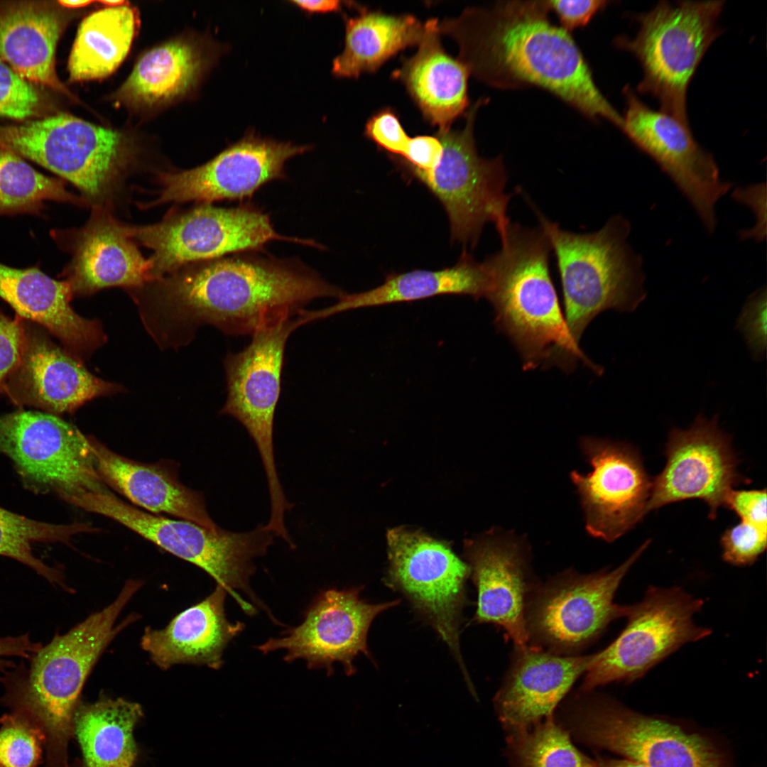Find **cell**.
Returning a JSON list of instances; mask_svg holds the SVG:
<instances>
[{
	"label": "cell",
	"mask_w": 767,
	"mask_h": 767,
	"mask_svg": "<svg viewBox=\"0 0 767 767\" xmlns=\"http://www.w3.org/2000/svg\"><path fill=\"white\" fill-rule=\"evenodd\" d=\"M704 601L678 587H649L643 599L629 605L626 627L608 646L593 654L580 692L611 682H632L687 643L711 634L693 616Z\"/></svg>",
	"instance_id": "10"
},
{
	"label": "cell",
	"mask_w": 767,
	"mask_h": 767,
	"mask_svg": "<svg viewBox=\"0 0 767 767\" xmlns=\"http://www.w3.org/2000/svg\"><path fill=\"white\" fill-rule=\"evenodd\" d=\"M45 201L82 205L64 182L38 172L23 158L0 146V216H42Z\"/></svg>",
	"instance_id": "35"
},
{
	"label": "cell",
	"mask_w": 767,
	"mask_h": 767,
	"mask_svg": "<svg viewBox=\"0 0 767 767\" xmlns=\"http://www.w3.org/2000/svg\"><path fill=\"white\" fill-rule=\"evenodd\" d=\"M596 763L597 767H648L643 763L627 758L615 759L599 757Z\"/></svg>",
	"instance_id": "50"
},
{
	"label": "cell",
	"mask_w": 767,
	"mask_h": 767,
	"mask_svg": "<svg viewBox=\"0 0 767 767\" xmlns=\"http://www.w3.org/2000/svg\"><path fill=\"white\" fill-rule=\"evenodd\" d=\"M143 716L141 707L121 698L102 697L79 704L73 732L84 756V767H132L137 748L133 736Z\"/></svg>",
	"instance_id": "32"
},
{
	"label": "cell",
	"mask_w": 767,
	"mask_h": 767,
	"mask_svg": "<svg viewBox=\"0 0 767 767\" xmlns=\"http://www.w3.org/2000/svg\"><path fill=\"white\" fill-rule=\"evenodd\" d=\"M138 18L127 5L94 11L80 23L68 60L71 81L100 79L111 74L127 55Z\"/></svg>",
	"instance_id": "34"
},
{
	"label": "cell",
	"mask_w": 767,
	"mask_h": 767,
	"mask_svg": "<svg viewBox=\"0 0 767 767\" xmlns=\"http://www.w3.org/2000/svg\"><path fill=\"white\" fill-rule=\"evenodd\" d=\"M100 2L102 4H104V6H108L109 7L119 6H121L124 4H125V2L124 1H121V0L120 1H118V0H108V1H102Z\"/></svg>",
	"instance_id": "52"
},
{
	"label": "cell",
	"mask_w": 767,
	"mask_h": 767,
	"mask_svg": "<svg viewBox=\"0 0 767 767\" xmlns=\"http://www.w3.org/2000/svg\"><path fill=\"white\" fill-rule=\"evenodd\" d=\"M663 471L652 481L647 513L670 503L697 499L709 507L714 519L726 506L734 486L749 480L737 469L731 437L719 429L718 415L702 414L687 430L673 429L668 435Z\"/></svg>",
	"instance_id": "18"
},
{
	"label": "cell",
	"mask_w": 767,
	"mask_h": 767,
	"mask_svg": "<svg viewBox=\"0 0 767 767\" xmlns=\"http://www.w3.org/2000/svg\"><path fill=\"white\" fill-rule=\"evenodd\" d=\"M624 94L626 109L621 130L670 178L713 232L716 204L731 184L722 179L714 158L695 140L690 127L648 107L629 86Z\"/></svg>",
	"instance_id": "19"
},
{
	"label": "cell",
	"mask_w": 767,
	"mask_h": 767,
	"mask_svg": "<svg viewBox=\"0 0 767 767\" xmlns=\"http://www.w3.org/2000/svg\"><path fill=\"white\" fill-rule=\"evenodd\" d=\"M310 148L249 134L202 165L161 173L159 196L151 205L249 197L264 184L285 178V162Z\"/></svg>",
	"instance_id": "20"
},
{
	"label": "cell",
	"mask_w": 767,
	"mask_h": 767,
	"mask_svg": "<svg viewBox=\"0 0 767 767\" xmlns=\"http://www.w3.org/2000/svg\"><path fill=\"white\" fill-rule=\"evenodd\" d=\"M766 490H736L729 494L726 506L741 521L767 529Z\"/></svg>",
	"instance_id": "44"
},
{
	"label": "cell",
	"mask_w": 767,
	"mask_h": 767,
	"mask_svg": "<svg viewBox=\"0 0 767 767\" xmlns=\"http://www.w3.org/2000/svg\"><path fill=\"white\" fill-rule=\"evenodd\" d=\"M766 290H758L746 302L738 325L750 350L756 359L762 358L766 349Z\"/></svg>",
	"instance_id": "42"
},
{
	"label": "cell",
	"mask_w": 767,
	"mask_h": 767,
	"mask_svg": "<svg viewBox=\"0 0 767 767\" xmlns=\"http://www.w3.org/2000/svg\"><path fill=\"white\" fill-rule=\"evenodd\" d=\"M365 135L381 148L400 158L406 155L410 138L390 109L381 110L368 121Z\"/></svg>",
	"instance_id": "43"
},
{
	"label": "cell",
	"mask_w": 767,
	"mask_h": 767,
	"mask_svg": "<svg viewBox=\"0 0 767 767\" xmlns=\"http://www.w3.org/2000/svg\"><path fill=\"white\" fill-rule=\"evenodd\" d=\"M142 586L140 580H128L110 604L42 646L27 673L16 681L20 705L45 734L54 767H68L67 747L83 685L109 644L138 619L131 614L116 624Z\"/></svg>",
	"instance_id": "4"
},
{
	"label": "cell",
	"mask_w": 767,
	"mask_h": 767,
	"mask_svg": "<svg viewBox=\"0 0 767 767\" xmlns=\"http://www.w3.org/2000/svg\"><path fill=\"white\" fill-rule=\"evenodd\" d=\"M438 23L436 18L425 23L416 53L405 59L393 75L402 82L425 118L443 131L450 129L469 106V72L445 51Z\"/></svg>",
	"instance_id": "28"
},
{
	"label": "cell",
	"mask_w": 767,
	"mask_h": 767,
	"mask_svg": "<svg viewBox=\"0 0 767 767\" xmlns=\"http://www.w3.org/2000/svg\"><path fill=\"white\" fill-rule=\"evenodd\" d=\"M293 4L308 13H325L340 10L341 1L334 0L290 1Z\"/></svg>",
	"instance_id": "49"
},
{
	"label": "cell",
	"mask_w": 767,
	"mask_h": 767,
	"mask_svg": "<svg viewBox=\"0 0 767 767\" xmlns=\"http://www.w3.org/2000/svg\"><path fill=\"white\" fill-rule=\"evenodd\" d=\"M425 30L415 16L363 9L347 19L344 48L333 60L332 72L339 77L375 72L400 51L418 45Z\"/></svg>",
	"instance_id": "31"
},
{
	"label": "cell",
	"mask_w": 767,
	"mask_h": 767,
	"mask_svg": "<svg viewBox=\"0 0 767 767\" xmlns=\"http://www.w3.org/2000/svg\"><path fill=\"white\" fill-rule=\"evenodd\" d=\"M548 1H499L467 8L438 23L459 47L469 74L499 89L541 87L585 116L621 129L623 116L603 96L569 32L548 18Z\"/></svg>",
	"instance_id": "2"
},
{
	"label": "cell",
	"mask_w": 767,
	"mask_h": 767,
	"mask_svg": "<svg viewBox=\"0 0 767 767\" xmlns=\"http://www.w3.org/2000/svg\"><path fill=\"white\" fill-rule=\"evenodd\" d=\"M572 703L570 729L585 744L648 767H727L715 747L697 734L633 712L603 695L581 693Z\"/></svg>",
	"instance_id": "15"
},
{
	"label": "cell",
	"mask_w": 767,
	"mask_h": 767,
	"mask_svg": "<svg viewBox=\"0 0 767 767\" xmlns=\"http://www.w3.org/2000/svg\"><path fill=\"white\" fill-rule=\"evenodd\" d=\"M388 545L386 586L401 593L435 631L459 666L469 690H472L460 646L469 565L445 543L403 528L388 533Z\"/></svg>",
	"instance_id": "12"
},
{
	"label": "cell",
	"mask_w": 767,
	"mask_h": 767,
	"mask_svg": "<svg viewBox=\"0 0 767 767\" xmlns=\"http://www.w3.org/2000/svg\"><path fill=\"white\" fill-rule=\"evenodd\" d=\"M593 654L562 656L527 644L515 646L494 707L508 734L553 715L575 682L585 673Z\"/></svg>",
	"instance_id": "24"
},
{
	"label": "cell",
	"mask_w": 767,
	"mask_h": 767,
	"mask_svg": "<svg viewBox=\"0 0 767 767\" xmlns=\"http://www.w3.org/2000/svg\"><path fill=\"white\" fill-rule=\"evenodd\" d=\"M735 200L751 207L757 217L754 229L741 233L744 238H754L762 241L766 236V186L764 183L754 185L746 188H738L733 194Z\"/></svg>",
	"instance_id": "47"
},
{
	"label": "cell",
	"mask_w": 767,
	"mask_h": 767,
	"mask_svg": "<svg viewBox=\"0 0 767 767\" xmlns=\"http://www.w3.org/2000/svg\"><path fill=\"white\" fill-rule=\"evenodd\" d=\"M501 249L486 261L496 326L516 347L523 369L557 366L572 369L582 361L602 369L580 349L568 328L550 272L552 249L540 227L509 222L499 234Z\"/></svg>",
	"instance_id": "3"
},
{
	"label": "cell",
	"mask_w": 767,
	"mask_h": 767,
	"mask_svg": "<svg viewBox=\"0 0 767 767\" xmlns=\"http://www.w3.org/2000/svg\"><path fill=\"white\" fill-rule=\"evenodd\" d=\"M72 295L67 281L53 279L38 267L19 269L0 263V298L17 315L47 330L81 360L102 346L106 336L97 320L75 312L70 304Z\"/></svg>",
	"instance_id": "25"
},
{
	"label": "cell",
	"mask_w": 767,
	"mask_h": 767,
	"mask_svg": "<svg viewBox=\"0 0 767 767\" xmlns=\"http://www.w3.org/2000/svg\"><path fill=\"white\" fill-rule=\"evenodd\" d=\"M535 212L556 258L565 317L578 343L603 311L637 308L646 296L645 276L641 256L628 243L631 225L625 217H612L599 230L578 234Z\"/></svg>",
	"instance_id": "5"
},
{
	"label": "cell",
	"mask_w": 767,
	"mask_h": 767,
	"mask_svg": "<svg viewBox=\"0 0 767 767\" xmlns=\"http://www.w3.org/2000/svg\"><path fill=\"white\" fill-rule=\"evenodd\" d=\"M650 543L645 541L613 570L580 574L570 569L537 583L526 609L528 644L558 655L577 656L610 623L626 617L629 605L614 603V596Z\"/></svg>",
	"instance_id": "8"
},
{
	"label": "cell",
	"mask_w": 767,
	"mask_h": 767,
	"mask_svg": "<svg viewBox=\"0 0 767 767\" xmlns=\"http://www.w3.org/2000/svg\"><path fill=\"white\" fill-rule=\"evenodd\" d=\"M227 593L216 584L210 594L179 613L165 628L147 627L141 639L142 649L163 670L180 664L220 669L225 648L245 628L241 621L227 619Z\"/></svg>",
	"instance_id": "26"
},
{
	"label": "cell",
	"mask_w": 767,
	"mask_h": 767,
	"mask_svg": "<svg viewBox=\"0 0 767 767\" xmlns=\"http://www.w3.org/2000/svg\"><path fill=\"white\" fill-rule=\"evenodd\" d=\"M68 504L110 518L173 555L206 572L234 599L236 590L254 596L249 583L254 560L266 554L272 535L261 525L248 532L211 531L193 522L156 516L123 501L108 490L87 491Z\"/></svg>",
	"instance_id": "7"
},
{
	"label": "cell",
	"mask_w": 767,
	"mask_h": 767,
	"mask_svg": "<svg viewBox=\"0 0 767 767\" xmlns=\"http://www.w3.org/2000/svg\"><path fill=\"white\" fill-rule=\"evenodd\" d=\"M24 319H14L0 310V393L10 375L18 366L25 346Z\"/></svg>",
	"instance_id": "41"
},
{
	"label": "cell",
	"mask_w": 767,
	"mask_h": 767,
	"mask_svg": "<svg viewBox=\"0 0 767 767\" xmlns=\"http://www.w3.org/2000/svg\"><path fill=\"white\" fill-rule=\"evenodd\" d=\"M33 642L28 634L18 636H0V668L7 665L5 659L11 657L31 658L41 648Z\"/></svg>",
	"instance_id": "48"
},
{
	"label": "cell",
	"mask_w": 767,
	"mask_h": 767,
	"mask_svg": "<svg viewBox=\"0 0 767 767\" xmlns=\"http://www.w3.org/2000/svg\"><path fill=\"white\" fill-rule=\"evenodd\" d=\"M130 238L151 249V281L181 267L224 256L254 251L272 241H287L317 247L311 239L278 234L270 217L247 205L217 207L202 204L159 223L126 226Z\"/></svg>",
	"instance_id": "11"
},
{
	"label": "cell",
	"mask_w": 767,
	"mask_h": 767,
	"mask_svg": "<svg viewBox=\"0 0 767 767\" xmlns=\"http://www.w3.org/2000/svg\"><path fill=\"white\" fill-rule=\"evenodd\" d=\"M442 153L437 136H418L410 138L406 155L401 158L417 170L430 172L438 165Z\"/></svg>",
	"instance_id": "46"
},
{
	"label": "cell",
	"mask_w": 767,
	"mask_h": 767,
	"mask_svg": "<svg viewBox=\"0 0 767 767\" xmlns=\"http://www.w3.org/2000/svg\"><path fill=\"white\" fill-rule=\"evenodd\" d=\"M363 586L320 592L303 613L300 624L285 630L278 638H269L256 648L263 654L285 650L284 661L302 659L310 670L334 673L340 663L347 675L357 672L354 658L362 653L374 663L367 645V636L374 619L398 605L400 599L371 604L360 598Z\"/></svg>",
	"instance_id": "16"
},
{
	"label": "cell",
	"mask_w": 767,
	"mask_h": 767,
	"mask_svg": "<svg viewBox=\"0 0 767 767\" xmlns=\"http://www.w3.org/2000/svg\"><path fill=\"white\" fill-rule=\"evenodd\" d=\"M344 294L300 261L249 252L185 265L133 293L163 349L187 344L203 325L253 335L299 315L316 298Z\"/></svg>",
	"instance_id": "1"
},
{
	"label": "cell",
	"mask_w": 767,
	"mask_h": 767,
	"mask_svg": "<svg viewBox=\"0 0 767 767\" xmlns=\"http://www.w3.org/2000/svg\"><path fill=\"white\" fill-rule=\"evenodd\" d=\"M204 59L198 48L173 40L146 53L115 94L124 104L153 106L171 100L197 82Z\"/></svg>",
	"instance_id": "33"
},
{
	"label": "cell",
	"mask_w": 767,
	"mask_h": 767,
	"mask_svg": "<svg viewBox=\"0 0 767 767\" xmlns=\"http://www.w3.org/2000/svg\"><path fill=\"white\" fill-rule=\"evenodd\" d=\"M40 97L33 83L0 59V116L23 120L35 116Z\"/></svg>",
	"instance_id": "39"
},
{
	"label": "cell",
	"mask_w": 767,
	"mask_h": 767,
	"mask_svg": "<svg viewBox=\"0 0 767 767\" xmlns=\"http://www.w3.org/2000/svg\"><path fill=\"white\" fill-rule=\"evenodd\" d=\"M62 21L54 9L26 3L0 11V59L31 83L70 92L55 70Z\"/></svg>",
	"instance_id": "29"
},
{
	"label": "cell",
	"mask_w": 767,
	"mask_h": 767,
	"mask_svg": "<svg viewBox=\"0 0 767 767\" xmlns=\"http://www.w3.org/2000/svg\"><path fill=\"white\" fill-rule=\"evenodd\" d=\"M766 535L767 529L741 521L721 537L722 559L735 566L754 563L766 550Z\"/></svg>",
	"instance_id": "40"
},
{
	"label": "cell",
	"mask_w": 767,
	"mask_h": 767,
	"mask_svg": "<svg viewBox=\"0 0 767 767\" xmlns=\"http://www.w3.org/2000/svg\"><path fill=\"white\" fill-rule=\"evenodd\" d=\"M96 531L86 523L54 524L36 521L0 507V555L33 569L50 582L63 584L61 574L37 558L35 543H68L77 534Z\"/></svg>",
	"instance_id": "36"
},
{
	"label": "cell",
	"mask_w": 767,
	"mask_h": 767,
	"mask_svg": "<svg viewBox=\"0 0 767 767\" xmlns=\"http://www.w3.org/2000/svg\"><path fill=\"white\" fill-rule=\"evenodd\" d=\"M511 767H597L572 743L553 715L507 736Z\"/></svg>",
	"instance_id": "37"
},
{
	"label": "cell",
	"mask_w": 767,
	"mask_h": 767,
	"mask_svg": "<svg viewBox=\"0 0 767 767\" xmlns=\"http://www.w3.org/2000/svg\"><path fill=\"white\" fill-rule=\"evenodd\" d=\"M308 323L303 314L264 328L253 335L242 351L228 353L224 361L227 396L220 414L230 415L253 439L265 470L271 513L283 514L291 508L277 473L273 448V422L281 393L285 344L289 335Z\"/></svg>",
	"instance_id": "14"
},
{
	"label": "cell",
	"mask_w": 767,
	"mask_h": 767,
	"mask_svg": "<svg viewBox=\"0 0 767 767\" xmlns=\"http://www.w3.org/2000/svg\"><path fill=\"white\" fill-rule=\"evenodd\" d=\"M550 11L557 16L561 28L567 32L585 26L609 1L604 0L548 1Z\"/></svg>",
	"instance_id": "45"
},
{
	"label": "cell",
	"mask_w": 767,
	"mask_h": 767,
	"mask_svg": "<svg viewBox=\"0 0 767 767\" xmlns=\"http://www.w3.org/2000/svg\"><path fill=\"white\" fill-rule=\"evenodd\" d=\"M58 2L63 6H66V7H69V8H79V7L86 6L88 4H91L92 1H89V0H80V1L61 0V1H59Z\"/></svg>",
	"instance_id": "51"
},
{
	"label": "cell",
	"mask_w": 767,
	"mask_h": 767,
	"mask_svg": "<svg viewBox=\"0 0 767 767\" xmlns=\"http://www.w3.org/2000/svg\"><path fill=\"white\" fill-rule=\"evenodd\" d=\"M89 438L96 469L104 484L151 512L166 513L213 531L219 528L207 512L203 494L183 485L170 462L141 463Z\"/></svg>",
	"instance_id": "27"
},
{
	"label": "cell",
	"mask_w": 767,
	"mask_h": 767,
	"mask_svg": "<svg viewBox=\"0 0 767 767\" xmlns=\"http://www.w3.org/2000/svg\"><path fill=\"white\" fill-rule=\"evenodd\" d=\"M0 452L33 492L67 503L84 492L107 490L89 437L58 415L23 410L0 415Z\"/></svg>",
	"instance_id": "13"
},
{
	"label": "cell",
	"mask_w": 767,
	"mask_h": 767,
	"mask_svg": "<svg viewBox=\"0 0 767 767\" xmlns=\"http://www.w3.org/2000/svg\"><path fill=\"white\" fill-rule=\"evenodd\" d=\"M24 326L22 357L2 392L13 404L57 415L72 413L88 401L123 390L89 372L80 359L54 344L45 329L26 320Z\"/></svg>",
	"instance_id": "22"
},
{
	"label": "cell",
	"mask_w": 767,
	"mask_h": 767,
	"mask_svg": "<svg viewBox=\"0 0 767 767\" xmlns=\"http://www.w3.org/2000/svg\"><path fill=\"white\" fill-rule=\"evenodd\" d=\"M0 728V767H34L41 756L45 736L24 714L4 716Z\"/></svg>",
	"instance_id": "38"
},
{
	"label": "cell",
	"mask_w": 767,
	"mask_h": 767,
	"mask_svg": "<svg viewBox=\"0 0 767 767\" xmlns=\"http://www.w3.org/2000/svg\"><path fill=\"white\" fill-rule=\"evenodd\" d=\"M580 447L592 467L570 473L584 513L585 529L607 543L626 533L647 514L652 481L631 445L584 437Z\"/></svg>",
	"instance_id": "17"
},
{
	"label": "cell",
	"mask_w": 767,
	"mask_h": 767,
	"mask_svg": "<svg viewBox=\"0 0 767 767\" xmlns=\"http://www.w3.org/2000/svg\"><path fill=\"white\" fill-rule=\"evenodd\" d=\"M480 99L467 112L461 130L439 131L436 136L442 156L432 171L417 170L402 158L399 165L417 178L438 198L449 218L452 238L463 244H477L486 223L501 232L510 220L507 207L511 195L505 192L508 176L501 156L486 159L477 151L474 137L475 116Z\"/></svg>",
	"instance_id": "9"
},
{
	"label": "cell",
	"mask_w": 767,
	"mask_h": 767,
	"mask_svg": "<svg viewBox=\"0 0 767 767\" xmlns=\"http://www.w3.org/2000/svg\"><path fill=\"white\" fill-rule=\"evenodd\" d=\"M724 4L660 1L636 16L640 27L635 38L621 36L614 40L641 65L637 92L655 97L660 111L687 127V88L706 51L722 33L717 20Z\"/></svg>",
	"instance_id": "6"
},
{
	"label": "cell",
	"mask_w": 767,
	"mask_h": 767,
	"mask_svg": "<svg viewBox=\"0 0 767 767\" xmlns=\"http://www.w3.org/2000/svg\"><path fill=\"white\" fill-rule=\"evenodd\" d=\"M470 576L477 592L471 623L501 628L515 646L528 644L526 604L537 584L528 545L511 532L492 530L465 545Z\"/></svg>",
	"instance_id": "21"
},
{
	"label": "cell",
	"mask_w": 767,
	"mask_h": 767,
	"mask_svg": "<svg viewBox=\"0 0 767 767\" xmlns=\"http://www.w3.org/2000/svg\"><path fill=\"white\" fill-rule=\"evenodd\" d=\"M490 273L486 261H477L464 252L453 266L437 271L413 270L388 275L379 286L362 293L344 294L328 307L330 315L350 310L410 302L447 294L486 298Z\"/></svg>",
	"instance_id": "30"
},
{
	"label": "cell",
	"mask_w": 767,
	"mask_h": 767,
	"mask_svg": "<svg viewBox=\"0 0 767 767\" xmlns=\"http://www.w3.org/2000/svg\"><path fill=\"white\" fill-rule=\"evenodd\" d=\"M51 234L72 254L64 276L72 295H89L110 286L134 290L151 281L149 260L132 242L126 225L102 208L94 210L82 228Z\"/></svg>",
	"instance_id": "23"
}]
</instances>
